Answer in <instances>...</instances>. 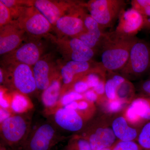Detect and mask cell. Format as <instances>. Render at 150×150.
Here are the masks:
<instances>
[{
    "label": "cell",
    "instance_id": "6da1fadb",
    "mask_svg": "<svg viewBox=\"0 0 150 150\" xmlns=\"http://www.w3.org/2000/svg\"><path fill=\"white\" fill-rule=\"evenodd\" d=\"M138 38L125 36L115 31L106 32L100 48L101 64L107 73L118 72L129 59Z\"/></svg>",
    "mask_w": 150,
    "mask_h": 150
},
{
    "label": "cell",
    "instance_id": "7a4b0ae2",
    "mask_svg": "<svg viewBox=\"0 0 150 150\" xmlns=\"http://www.w3.org/2000/svg\"><path fill=\"white\" fill-rule=\"evenodd\" d=\"M112 115L104 113L96 115L78 134L88 141L93 150L110 147L118 141L111 127Z\"/></svg>",
    "mask_w": 150,
    "mask_h": 150
},
{
    "label": "cell",
    "instance_id": "3957f363",
    "mask_svg": "<svg viewBox=\"0 0 150 150\" xmlns=\"http://www.w3.org/2000/svg\"><path fill=\"white\" fill-rule=\"evenodd\" d=\"M32 129L31 121L27 113H17L1 123V144L11 148L21 147Z\"/></svg>",
    "mask_w": 150,
    "mask_h": 150
},
{
    "label": "cell",
    "instance_id": "277c9868",
    "mask_svg": "<svg viewBox=\"0 0 150 150\" xmlns=\"http://www.w3.org/2000/svg\"><path fill=\"white\" fill-rule=\"evenodd\" d=\"M71 136L62 135L50 120L40 123L31 129L20 150H53L60 142L69 139Z\"/></svg>",
    "mask_w": 150,
    "mask_h": 150
},
{
    "label": "cell",
    "instance_id": "5b68a950",
    "mask_svg": "<svg viewBox=\"0 0 150 150\" xmlns=\"http://www.w3.org/2000/svg\"><path fill=\"white\" fill-rule=\"evenodd\" d=\"M3 84L10 90L24 95L31 94L37 90L33 68L22 64L4 65Z\"/></svg>",
    "mask_w": 150,
    "mask_h": 150
},
{
    "label": "cell",
    "instance_id": "8992f818",
    "mask_svg": "<svg viewBox=\"0 0 150 150\" xmlns=\"http://www.w3.org/2000/svg\"><path fill=\"white\" fill-rule=\"evenodd\" d=\"M150 69V44L138 38L131 48L126 65L118 72L129 80L141 77Z\"/></svg>",
    "mask_w": 150,
    "mask_h": 150
},
{
    "label": "cell",
    "instance_id": "52a82bcc",
    "mask_svg": "<svg viewBox=\"0 0 150 150\" xmlns=\"http://www.w3.org/2000/svg\"><path fill=\"white\" fill-rule=\"evenodd\" d=\"M126 6L123 0H91L86 3L90 15L104 31L114 25Z\"/></svg>",
    "mask_w": 150,
    "mask_h": 150
},
{
    "label": "cell",
    "instance_id": "ba28073f",
    "mask_svg": "<svg viewBox=\"0 0 150 150\" xmlns=\"http://www.w3.org/2000/svg\"><path fill=\"white\" fill-rule=\"evenodd\" d=\"M14 21L25 33L34 37L46 35L53 28L48 20L33 6L23 7Z\"/></svg>",
    "mask_w": 150,
    "mask_h": 150
},
{
    "label": "cell",
    "instance_id": "9c48e42d",
    "mask_svg": "<svg viewBox=\"0 0 150 150\" xmlns=\"http://www.w3.org/2000/svg\"><path fill=\"white\" fill-rule=\"evenodd\" d=\"M86 3L77 5L71 12L59 18L53 26L58 38H77L86 31L84 18L87 13Z\"/></svg>",
    "mask_w": 150,
    "mask_h": 150
},
{
    "label": "cell",
    "instance_id": "30bf717a",
    "mask_svg": "<svg viewBox=\"0 0 150 150\" xmlns=\"http://www.w3.org/2000/svg\"><path fill=\"white\" fill-rule=\"evenodd\" d=\"M102 71H106L100 62L69 61L62 67L60 71L63 83L61 96L65 92L69 91L73 85L84 77L90 73Z\"/></svg>",
    "mask_w": 150,
    "mask_h": 150
},
{
    "label": "cell",
    "instance_id": "8fae6325",
    "mask_svg": "<svg viewBox=\"0 0 150 150\" xmlns=\"http://www.w3.org/2000/svg\"><path fill=\"white\" fill-rule=\"evenodd\" d=\"M51 116L50 121L59 131L73 134H79L89 121L78 110L64 106L55 110Z\"/></svg>",
    "mask_w": 150,
    "mask_h": 150
},
{
    "label": "cell",
    "instance_id": "7c38bea8",
    "mask_svg": "<svg viewBox=\"0 0 150 150\" xmlns=\"http://www.w3.org/2000/svg\"><path fill=\"white\" fill-rule=\"evenodd\" d=\"M53 38L60 52L69 61L90 62L96 52L86 46L77 38Z\"/></svg>",
    "mask_w": 150,
    "mask_h": 150
},
{
    "label": "cell",
    "instance_id": "4fadbf2b",
    "mask_svg": "<svg viewBox=\"0 0 150 150\" xmlns=\"http://www.w3.org/2000/svg\"><path fill=\"white\" fill-rule=\"evenodd\" d=\"M43 46L35 41H29L21 44L16 49L4 55V64H22L33 67L41 58Z\"/></svg>",
    "mask_w": 150,
    "mask_h": 150
},
{
    "label": "cell",
    "instance_id": "5bb4252c",
    "mask_svg": "<svg viewBox=\"0 0 150 150\" xmlns=\"http://www.w3.org/2000/svg\"><path fill=\"white\" fill-rule=\"evenodd\" d=\"M122 112L132 126L142 128L150 121V97L141 94L137 96Z\"/></svg>",
    "mask_w": 150,
    "mask_h": 150
},
{
    "label": "cell",
    "instance_id": "9a60e30c",
    "mask_svg": "<svg viewBox=\"0 0 150 150\" xmlns=\"http://www.w3.org/2000/svg\"><path fill=\"white\" fill-rule=\"evenodd\" d=\"M79 2V1L35 0L33 1V6L53 27L59 18L69 13Z\"/></svg>",
    "mask_w": 150,
    "mask_h": 150
},
{
    "label": "cell",
    "instance_id": "2e32d148",
    "mask_svg": "<svg viewBox=\"0 0 150 150\" xmlns=\"http://www.w3.org/2000/svg\"><path fill=\"white\" fill-rule=\"evenodd\" d=\"M37 90L43 92L54 79L61 76L55 62L48 56L41 57L33 67Z\"/></svg>",
    "mask_w": 150,
    "mask_h": 150
},
{
    "label": "cell",
    "instance_id": "e0dca14e",
    "mask_svg": "<svg viewBox=\"0 0 150 150\" xmlns=\"http://www.w3.org/2000/svg\"><path fill=\"white\" fill-rule=\"evenodd\" d=\"M118 23L115 31L129 37H135L144 27V18L138 11L131 7L123 10L118 18Z\"/></svg>",
    "mask_w": 150,
    "mask_h": 150
},
{
    "label": "cell",
    "instance_id": "ac0fdd59",
    "mask_svg": "<svg viewBox=\"0 0 150 150\" xmlns=\"http://www.w3.org/2000/svg\"><path fill=\"white\" fill-rule=\"evenodd\" d=\"M25 32L13 20L0 28V54L4 56L14 51L21 45Z\"/></svg>",
    "mask_w": 150,
    "mask_h": 150
},
{
    "label": "cell",
    "instance_id": "d6986e66",
    "mask_svg": "<svg viewBox=\"0 0 150 150\" xmlns=\"http://www.w3.org/2000/svg\"><path fill=\"white\" fill-rule=\"evenodd\" d=\"M111 127L117 140L123 142H137L141 129L131 125L122 111L112 115Z\"/></svg>",
    "mask_w": 150,
    "mask_h": 150
},
{
    "label": "cell",
    "instance_id": "ffe728a7",
    "mask_svg": "<svg viewBox=\"0 0 150 150\" xmlns=\"http://www.w3.org/2000/svg\"><path fill=\"white\" fill-rule=\"evenodd\" d=\"M62 82L60 76L54 79L50 86L42 92L41 100L46 108H51L55 107L59 103L61 96Z\"/></svg>",
    "mask_w": 150,
    "mask_h": 150
},
{
    "label": "cell",
    "instance_id": "44dd1931",
    "mask_svg": "<svg viewBox=\"0 0 150 150\" xmlns=\"http://www.w3.org/2000/svg\"><path fill=\"white\" fill-rule=\"evenodd\" d=\"M117 72L107 73L105 82V97L107 99L113 100L116 98V90L118 86L126 79Z\"/></svg>",
    "mask_w": 150,
    "mask_h": 150
},
{
    "label": "cell",
    "instance_id": "7402d4cb",
    "mask_svg": "<svg viewBox=\"0 0 150 150\" xmlns=\"http://www.w3.org/2000/svg\"><path fill=\"white\" fill-rule=\"evenodd\" d=\"M116 94L117 99L128 105L137 96L134 84L127 79L118 86Z\"/></svg>",
    "mask_w": 150,
    "mask_h": 150
},
{
    "label": "cell",
    "instance_id": "603a6c76",
    "mask_svg": "<svg viewBox=\"0 0 150 150\" xmlns=\"http://www.w3.org/2000/svg\"><path fill=\"white\" fill-rule=\"evenodd\" d=\"M97 105L101 108L102 113L110 115H113L121 112L128 105L119 100H110L106 98L100 101Z\"/></svg>",
    "mask_w": 150,
    "mask_h": 150
},
{
    "label": "cell",
    "instance_id": "cb8c5ba5",
    "mask_svg": "<svg viewBox=\"0 0 150 150\" xmlns=\"http://www.w3.org/2000/svg\"><path fill=\"white\" fill-rule=\"evenodd\" d=\"M131 7L138 11L144 18L145 29L150 30V0H132Z\"/></svg>",
    "mask_w": 150,
    "mask_h": 150
},
{
    "label": "cell",
    "instance_id": "d4e9b609",
    "mask_svg": "<svg viewBox=\"0 0 150 150\" xmlns=\"http://www.w3.org/2000/svg\"><path fill=\"white\" fill-rule=\"evenodd\" d=\"M63 150H93L90 144L84 137L78 134H73L68 140Z\"/></svg>",
    "mask_w": 150,
    "mask_h": 150
},
{
    "label": "cell",
    "instance_id": "484cf974",
    "mask_svg": "<svg viewBox=\"0 0 150 150\" xmlns=\"http://www.w3.org/2000/svg\"><path fill=\"white\" fill-rule=\"evenodd\" d=\"M29 107V103L25 96L15 93L12 99L11 107L14 112L17 113H24Z\"/></svg>",
    "mask_w": 150,
    "mask_h": 150
},
{
    "label": "cell",
    "instance_id": "4316f807",
    "mask_svg": "<svg viewBox=\"0 0 150 150\" xmlns=\"http://www.w3.org/2000/svg\"><path fill=\"white\" fill-rule=\"evenodd\" d=\"M10 11L14 20L16 19L21 10L25 6H33V1L1 0Z\"/></svg>",
    "mask_w": 150,
    "mask_h": 150
},
{
    "label": "cell",
    "instance_id": "83f0119b",
    "mask_svg": "<svg viewBox=\"0 0 150 150\" xmlns=\"http://www.w3.org/2000/svg\"><path fill=\"white\" fill-rule=\"evenodd\" d=\"M137 142L142 150H150V121L140 129Z\"/></svg>",
    "mask_w": 150,
    "mask_h": 150
},
{
    "label": "cell",
    "instance_id": "f1b7e54d",
    "mask_svg": "<svg viewBox=\"0 0 150 150\" xmlns=\"http://www.w3.org/2000/svg\"><path fill=\"white\" fill-rule=\"evenodd\" d=\"M13 21L10 11L0 1V28L9 24Z\"/></svg>",
    "mask_w": 150,
    "mask_h": 150
},
{
    "label": "cell",
    "instance_id": "f546056e",
    "mask_svg": "<svg viewBox=\"0 0 150 150\" xmlns=\"http://www.w3.org/2000/svg\"><path fill=\"white\" fill-rule=\"evenodd\" d=\"M83 95L77 93L73 91L67 92L61 96L59 102L60 103L62 106H64L71 103L83 99Z\"/></svg>",
    "mask_w": 150,
    "mask_h": 150
},
{
    "label": "cell",
    "instance_id": "4dcf8cb0",
    "mask_svg": "<svg viewBox=\"0 0 150 150\" xmlns=\"http://www.w3.org/2000/svg\"><path fill=\"white\" fill-rule=\"evenodd\" d=\"M112 150H142L137 142L118 141L113 145Z\"/></svg>",
    "mask_w": 150,
    "mask_h": 150
},
{
    "label": "cell",
    "instance_id": "1f68e13d",
    "mask_svg": "<svg viewBox=\"0 0 150 150\" xmlns=\"http://www.w3.org/2000/svg\"><path fill=\"white\" fill-rule=\"evenodd\" d=\"M84 77L76 82L73 85L70 91H73L77 93L83 94L86 91L90 89L88 84Z\"/></svg>",
    "mask_w": 150,
    "mask_h": 150
},
{
    "label": "cell",
    "instance_id": "d6a6232c",
    "mask_svg": "<svg viewBox=\"0 0 150 150\" xmlns=\"http://www.w3.org/2000/svg\"><path fill=\"white\" fill-rule=\"evenodd\" d=\"M139 91L140 94L150 97V77L141 83Z\"/></svg>",
    "mask_w": 150,
    "mask_h": 150
},
{
    "label": "cell",
    "instance_id": "836d02e7",
    "mask_svg": "<svg viewBox=\"0 0 150 150\" xmlns=\"http://www.w3.org/2000/svg\"><path fill=\"white\" fill-rule=\"evenodd\" d=\"M83 95L84 99L91 102L94 103L96 104L99 100V96L92 89H90Z\"/></svg>",
    "mask_w": 150,
    "mask_h": 150
},
{
    "label": "cell",
    "instance_id": "e575fe53",
    "mask_svg": "<svg viewBox=\"0 0 150 150\" xmlns=\"http://www.w3.org/2000/svg\"><path fill=\"white\" fill-rule=\"evenodd\" d=\"M9 104L8 101L6 99L5 97L4 96L3 91L1 90V107L5 109H7L9 107Z\"/></svg>",
    "mask_w": 150,
    "mask_h": 150
},
{
    "label": "cell",
    "instance_id": "d590c367",
    "mask_svg": "<svg viewBox=\"0 0 150 150\" xmlns=\"http://www.w3.org/2000/svg\"><path fill=\"white\" fill-rule=\"evenodd\" d=\"M1 118H0V121L1 123L3 121H4L5 119L8 118L11 116L10 114L8 111L6 109L2 108L1 107Z\"/></svg>",
    "mask_w": 150,
    "mask_h": 150
},
{
    "label": "cell",
    "instance_id": "8d00e7d4",
    "mask_svg": "<svg viewBox=\"0 0 150 150\" xmlns=\"http://www.w3.org/2000/svg\"><path fill=\"white\" fill-rule=\"evenodd\" d=\"M4 72H3V69L2 68L0 69V83L1 85L4 83Z\"/></svg>",
    "mask_w": 150,
    "mask_h": 150
},
{
    "label": "cell",
    "instance_id": "74e56055",
    "mask_svg": "<svg viewBox=\"0 0 150 150\" xmlns=\"http://www.w3.org/2000/svg\"><path fill=\"white\" fill-rule=\"evenodd\" d=\"M0 150H10L8 149L6 146L2 144H0Z\"/></svg>",
    "mask_w": 150,
    "mask_h": 150
},
{
    "label": "cell",
    "instance_id": "f35d334b",
    "mask_svg": "<svg viewBox=\"0 0 150 150\" xmlns=\"http://www.w3.org/2000/svg\"><path fill=\"white\" fill-rule=\"evenodd\" d=\"M113 146H112L110 147L105 148V149H102L100 150H112Z\"/></svg>",
    "mask_w": 150,
    "mask_h": 150
}]
</instances>
